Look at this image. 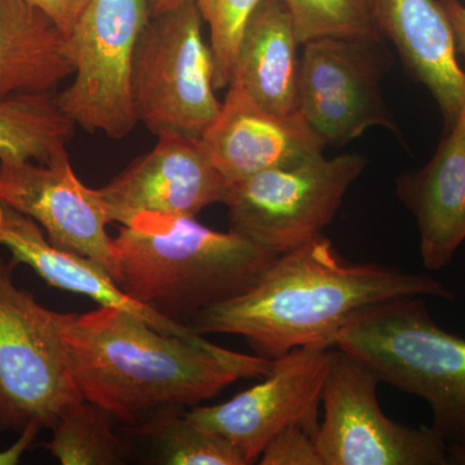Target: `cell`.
Here are the masks:
<instances>
[{
  "instance_id": "11",
  "label": "cell",
  "mask_w": 465,
  "mask_h": 465,
  "mask_svg": "<svg viewBox=\"0 0 465 465\" xmlns=\"http://www.w3.org/2000/svg\"><path fill=\"white\" fill-rule=\"evenodd\" d=\"M375 41L323 36L302 45L299 112L329 143H347L374 125L393 130L379 90Z\"/></svg>"
},
{
  "instance_id": "2",
  "label": "cell",
  "mask_w": 465,
  "mask_h": 465,
  "mask_svg": "<svg viewBox=\"0 0 465 465\" xmlns=\"http://www.w3.org/2000/svg\"><path fill=\"white\" fill-rule=\"evenodd\" d=\"M452 300L432 275L376 262H351L323 235L280 253L240 296L204 311L195 332L246 339L256 356L275 360L296 348L335 347L336 333L367 307L406 298Z\"/></svg>"
},
{
  "instance_id": "1",
  "label": "cell",
  "mask_w": 465,
  "mask_h": 465,
  "mask_svg": "<svg viewBox=\"0 0 465 465\" xmlns=\"http://www.w3.org/2000/svg\"><path fill=\"white\" fill-rule=\"evenodd\" d=\"M56 323L81 396L131 425L161 410L198 406L235 381L264 378L273 365L202 335L158 331L116 308L56 312Z\"/></svg>"
},
{
  "instance_id": "26",
  "label": "cell",
  "mask_w": 465,
  "mask_h": 465,
  "mask_svg": "<svg viewBox=\"0 0 465 465\" xmlns=\"http://www.w3.org/2000/svg\"><path fill=\"white\" fill-rule=\"evenodd\" d=\"M30 5L41 8L56 21L58 26L69 36L88 0H26Z\"/></svg>"
},
{
  "instance_id": "5",
  "label": "cell",
  "mask_w": 465,
  "mask_h": 465,
  "mask_svg": "<svg viewBox=\"0 0 465 465\" xmlns=\"http://www.w3.org/2000/svg\"><path fill=\"white\" fill-rule=\"evenodd\" d=\"M202 24L197 3L186 0L150 17L137 42L131 72L134 114L158 137L202 139L222 109Z\"/></svg>"
},
{
  "instance_id": "15",
  "label": "cell",
  "mask_w": 465,
  "mask_h": 465,
  "mask_svg": "<svg viewBox=\"0 0 465 465\" xmlns=\"http://www.w3.org/2000/svg\"><path fill=\"white\" fill-rule=\"evenodd\" d=\"M372 20L439 103L448 128L465 108V70L439 0H367Z\"/></svg>"
},
{
  "instance_id": "20",
  "label": "cell",
  "mask_w": 465,
  "mask_h": 465,
  "mask_svg": "<svg viewBox=\"0 0 465 465\" xmlns=\"http://www.w3.org/2000/svg\"><path fill=\"white\" fill-rule=\"evenodd\" d=\"M75 124L57 103L56 92L0 99V161L51 163L67 155Z\"/></svg>"
},
{
  "instance_id": "17",
  "label": "cell",
  "mask_w": 465,
  "mask_h": 465,
  "mask_svg": "<svg viewBox=\"0 0 465 465\" xmlns=\"http://www.w3.org/2000/svg\"><path fill=\"white\" fill-rule=\"evenodd\" d=\"M0 246L11 252L15 264L29 266L52 287L87 296L100 307L128 312L163 333L198 335L191 326L167 320L128 298L105 268L85 256L54 246L41 226L7 206H0Z\"/></svg>"
},
{
  "instance_id": "13",
  "label": "cell",
  "mask_w": 465,
  "mask_h": 465,
  "mask_svg": "<svg viewBox=\"0 0 465 465\" xmlns=\"http://www.w3.org/2000/svg\"><path fill=\"white\" fill-rule=\"evenodd\" d=\"M0 206L29 217L52 244L94 260L110 274L109 217L97 189L78 179L69 155L51 163L0 161Z\"/></svg>"
},
{
  "instance_id": "28",
  "label": "cell",
  "mask_w": 465,
  "mask_h": 465,
  "mask_svg": "<svg viewBox=\"0 0 465 465\" xmlns=\"http://www.w3.org/2000/svg\"><path fill=\"white\" fill-rule=\"evenodd\" d=\"M41 428L35 424L27 425L25 430H21L20 437L16 442L12 443L8 449L0 450V465H16L20 463L24 454L33 445L36 436L41 432Z\"/></svg>"
},
{
  "instance_id": "10",
  "label": "cell",
  "mask_w": 465,
  "mask_h": 465,
  "mask_svg": "<svg viewBox=\"0 0 465 465\" xmlns=\"http://www.w3.org/2000/svg\"><path fill=\"white\" fill-rule=\"evenodd\" d=\"M335 349L323 344L293 349L273 360L259 384L219 405L194 406L186 416L232 440L253 464L290 425L320 424L318 409Z\"/></svg>"
},
{
  "instance_id": "3",
  "label": "cell",
  "mask_w": 465,
  "mask_h": 465,
  "mask_svg": "<svg viewBox=\"0 0 465 465\" xmlns=\"http://www.w3.org/2000/svg\"><path fill=\"white\" fill-rule=\"evenodd\" d=\"M277 256L240 232L213 231L195 217L142 213L113 238L110 275L128 298L189 326L249 290Z\"/></svg>"
},
{
  "instance_id": "21",
  "label": "cell",
  "mask_w": 465,
  "mask_h": 465,
  "mask_svg": "<svg viewBox=\"0 0 465 465\" xmlns=\"http://www.w3.org/2000/svg\"><path fill=\"white\" fill-rule=\"evenodd\" d=\"M113 416L87 400L66 407L51 427L45 450L64 465L124 464L128 448L113 430Z\"/></svg>"
},
{
  "instance_id": "9",
  "label": "cell",
  "mask_w": 465,
  "mask_h": 465,
  "mask_svg": "<svg viewBox=\"0 0 465 465\" xmlns=\"http://www.w3.org/2000/svg\"><path fill=\"white\" fill-rule=\"evenodd\" d=\"M378 376L335 349L324 381L323 420L316 440L324 465H448L451 454L432 427L388 418L378 401Z\"/></svg>"
},
{
  "instance_id": "4",
  "label": "cell",
  "mask_w": 465,
  "mask_h": 465,
  "mask_svg": "<svg viewBox=\"0 0 465 465\" xmlns=\"http://www.w3.org/2000/svg\"><path fill=\"white\" fill-rule=\"evenodd\" d=\"M333 342L381 382L424 400L452 463L465 464V341L440 329L423 299L406 296L362 309Z\"/></svg>"
},
{
  "instance_id": "24",
  "label": "cell",
  "mask_w": 465,
  "mask_h": 465,
  "mask_svg": "<svg viewBox=\"0 0 465 465\" xmlns=\"http://www.w3.org/2000/svg\"><path fill=\"white\" fill-rule=\"evenodd\" d=\"M262 0H195L210 27L216 90L229 87L244 30Z\"/></svg>"
},
{
  "instance_id": "29",
  "label": "cell",
  "mask_w": 465,
  "mask_h": 465,
  "mask_svg": "<svg viewBox=\"0 0 465 465\" xmlns=\"http://www.w3.org/2000/svg\"><path fill=\"white\" fill-rule=\"evenodd\" d=\"M183 2H186V0H148L150 15L157 16V15L163 14V12L183 5Z\"/></svg>"
},
{
  "instance_id": "22",
  "label": "cell",
  "mask_w": 465,
  "mask_h": 465,
  "mask_svg": "<svg viewBox=\"0 0 465 465\" xmlns=\"http://www.w3.org/2000/svg\"><path fill=\"white\" fill-rule=\"evenodd\" d=\"M134 432L157 442L162 463L173 465H247L240 449L222 434L193 423L180 409L155 412Z\"/></svg>"
},
{
  "instance_id": "16",
  "label": "cell",
  "mask_w": 465,
  "mask_h": 465,
  "mask_svg": "<svg viewBox=\"0 0 465 465\" xmlns=\"http://www.w3.org/2000/svg\"><path fill=\"white\" fill-rule=\"evenodd\" d=\"M430 163L399 180L401 201L414 213L428 271L449 265L465 241V108Z\"/></svg>"
},
{
  "instance_id": "23",
  "label": "cell",
  "mask_w": 465,
  "mask_h": 465,
  "mask_svg": "<svg viewBox=\"0 0 465 465\" xmlns=\"http://www.w3.org/2000/svg\"><path fill=\"white\" fill-rule=\"evenodd\" d=\"M302 45L323 36L376 41L379 30L367 0H284Z\"/></svg>"
},
{
  "instance_id": "18",
  "label": "cell",
  "mask_w": 465,
  "mask_h": 465,
  "mask_svg": "<svg viewBox=\"0 0 465 465\" xmlns=\"http://www.w3.org/2000/svg\"><path fill=\"white\" fill-rule=\"evenodd\" d=\"M299 45L284 0H262L244 30L229 87L280 114L299 112Z\"/></svg>"
},
{
  "instance_id": "8",
  "label": "cell",
  "mask_w": 465,
  "mask_h": 465,
  "mask_svg": "<svg viewBox=\"0 0 465 465\" xmlns=\"http://www.w3.org/2000/svg\"><path fill=\"white\" fill-rule=\"evenodd\" d=\"M150 17L148 0H88L69 34L74 81L57 94L73 124L110 139H124L136 128L131 72Z\"/></svg>"
},
{
  "instance_id": "12",
  "label": "cell",
  "mask_w": 465,
  "mask_h": 465,
  "mask_svg": "<svg viewBox=\"0 0 465 465\" xmlns=\"http://www.w3.org/2000/svg\"><path fill=\"white\" fill-rule=\"evenodd\" d=\"M229 185L202 139L167 134L97 193L109 222L125 225L142 213L195 217L223 203Z\"/></svg>"
},
{
  "instance_id": "14",
  "label": "cell",
  "mask_w": 465,
  "mask_h": 465,
  "mask_svg": "<svg viewBox=\"0 0 465 465\" xmlns=\"http://www.w3.org/2000/svg\"><path fill=\"white\" fill-rule=\"evenodd\" d=\"M228 88L219 115L202 136L211 161L226 182L238 183L322 153L326 142L302 113L280 114L241 88Z\"/></svg>"
},
{
  "instance_id": "7",
  "label": "cell",
  "mask_w": 465,
  "mask_h": 465,
  "mask_svg": "<svg viewBox=\"0 0 465 465\" xmlns=\"http://www.w3.org/2000/svg\"><path fill=\"white\" fill-rule=\"evenodd\" d=\"M16 266L0 256V430H51L84 399L67 369L56 312L17 286Z\"/></svg>"
},
{
  "instance_id": "19",
  "label": "cell",
  "mask_w": 465,
  "mask_h": 465,
  "mask_svg": "<svg viewBox=\"0 0 465 465\" xmlns=\"http://www.w3.org/2000/svg\"><path fill=\"white\" fill-rule=\"evenodd\" d=\"M69 36L26 0H0V99L56 92L74 74Z\"/></svg>"
},
{
  "instance_id": "25",
  "label": "cell",
  "mask_w": 465,
  "mask_h": 465,
  "mask_svg": "<svg viewBox=\"0 0 465 465\" xmlns=\"http://www.w3.org/2000/svg\"><path fill=\"white\" fill-rule=\"evenodd\" d=\"M318 425H290L266 445L264 451L260 455L259 463L262 465H324L316 440Z\"/></svg>"
},
{
  "instance_id": "27",
  "label": "cell",
  "mask_w": 465,
  "mask_h": 465,
  "mask_svg": "<svg viewBox=\"0 0 465 465\" xmlns=\"http://www.w3.org/2000/svg\"><path fill=\"white\" fill-rule=\"evenodd\" d=\"M439 2L451 25L457 50L465 61V5L459 0H439Z\"/></svg>"
},
{
  "instance_id": "6",
  "label": "cell",
  "mask_w": 465,
  "mask_h": 465,
  "mask_svg": "<svg viewBox=\"0 0 465 465\" xmlns=\"http://www.w3.org/2000/svg\"><path fill=\"white\" fill-rule=\"evenodd\" d=\"M361 155H307L231 183L223 203L231 231L280 253L316 240L365 168Z\"/></svg>"
}]
</instances>
